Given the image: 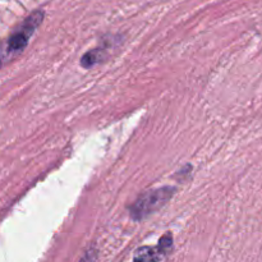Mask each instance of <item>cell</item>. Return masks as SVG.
Instances as JSON below:
<instances>
[{
    "instance_id": "5",
    "label": "cell",
    "mask_w": 262,
    "mask_h": 262,
    "mask_svg": "<svg viewBox=\"0 0 262 262\" xmlns=\"http://www.w3.org/2000/svg\"><path fill=\"white\" fill-rule=\"evenodd\" d=\"M171 248H173V237H171L170 233H166L159 242L158 251L160 255H165V253L170 252Z\"/></svg>"
},
{
    "instance_id": "6",
    "label": "cell",
    "mask_w": 262,
    "mask_h": 262,
    "mask_svg": "<svg viewBox=\"0 0 262 262\" xmlns=\"http://www.w3.org/2000/svg\"><path fill=\"white\" fill-rule=\"evenodd\" d=\"M97 258V251L95 248H90L86 253L83 255V257L79 260V262H96Z\"/></svg>"
},
{
    "instance_id": "2",
    "label": "cell",
    "mask_w": 262,
    "mask_h": 262,
    "mask_svg": "<svg viewBox=\"0 0 262 262\" xmlns=\"http://www.w3.org/2000/svg\"><path fill=\"white\" fill-rule=\"evenodd\" d=\"M174 192H176V188L173 187H163V188L152 189V191L141 194L129 210L132 219L142 220L152 212L158 211L173 197Z\"/></svg>"
},
{
    "instance_id": "4",
    "label": "cell",
    "mask_w": 262,
    "mask_h": 262,
    "mask_svg": "<svg viewBox=\"0 0 262 262\" xmlns=\"http://www.w3.org/2000/svg\"><path fill=\"white\" fill-rule=\"evenodd\" d=\"M159 257H160V253L158 248L142 247L136 252L133 262H158Z\"/></svg>"
},
{
    "instance_id": "3",
    "label": "cell",
    "mask_w": 262,
    "mask_h": 262,
    "mask_svg": "<svg viewBox=\"0 0 262 262\" xmlns=\"http://www.w3.org/2000/svg\"><path fill=\"white\" fill-rule=\"evenodd\" d=\"M107 50L105 48H96L92 50L87 51L81 59V66L83 68H91V67L96 66V64L101 63L105 58H106Z\"/></svg>"
},
{
    "instance_id": "1",
    "label": "cell",
    "mask_w": 262,
    "mask_h": 262,
    "mask_svg": "<svg viewBox=\"0 0 262 262\" xmlns=\"http://www.w3.org/2000/svg\"><path fill=\"white\" fill-rule=\"evenodd\" d=\"M42 10H36L13 31L12 35L7 38L4 45L0 48V66L5 64L25 50L26 46L28 45L31 36L35 33L38 26L42 23Z\"/></svg>"
}]
</instances>
